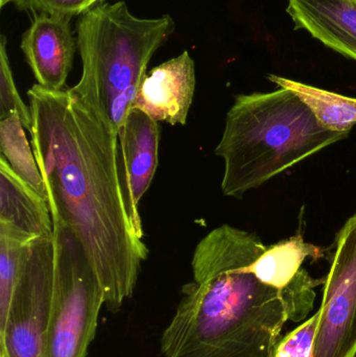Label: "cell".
<instances>
[{
  "label": "cell",
  "instance_id": "13",
  "mask_svg": "<svg viewBox=\"0 0 356 357\" xmlns=\"http://www.w3.org/2000/svg\"><path fill=\"white\" fill-rule=\"evenodd\" d=\"M325 254L326 250L307 243L298 233L268 247L247 268L265 284L284 289L296 278L307 258L319 260L325 257Z\"/></svg>",
  "mask_w": 356,
  "mask_h": 357
},
{
  "label": "cell",
  "instance_id": "2",
  "mask_svg": "<svg viewBox=\"0 0 356 357\" xmlns=\"http://www.w3.org/2000/svg\"><path fill=\"white\" fill-rule=\"evenodd\" d=\"M267 245L254 233L223 225L194 250V281L160 339L164 357H270L288 322L311 314L315 279L301 268L284 289L261 282L248 266Z\"/></svg>",
  "mask_w": 356,
  "mask_h": 357
},
{
  "label": "cell",
  "instance_id": "1",
  "mask_svg": "<svg viewBox=\"0 0 356 357\" xmlns=\"http://www.w3.org/2000/svg\"><path fill=\"white\" fill-rule=\"evenodd\" d=\"M31 144L52 218L70 228L117 314L132 298L148 256L127 213L118 136L70 90L35 84L27 92Z\"/></svg>",
  "mask_w": 356,
  "mask_h": 357
},
{
  "label": "cell",
  "instance_id": "8",
  "mask_svg": "<svg viewBox=\"0 0 356 357\" xmlns=\"http://www.w3.org/2000/svg\"><path fill=\"white\" fill-rule=\"evenodd\" d=\"M159 123L132 109L118 134V165L127 213L140 238L144 239L139 204L158 167Z\"/></svg>",
  "mask_w": 356,
  "mask_h": 357
},
{
  "label": "cell",
  "instance_id": "4",
  "mask_svg": "<svg viewBox=\"0 0 356 357\" xmlns=\"http://www.w3.org/2000/svg\"><path fill=\"white\" fill-rule=\"evenodd\" d=\"M176 29L169 15L140 18L125 1L102 2L79 16V83L70 88L118 136L148 63Z\"/></svg>",
  "mask_w": 356,
  "mask_h": 357
},
{
  "label": "cell",
  "instance_id": "12",
  "mask_svg": "<svg viewBox=\"0 0 356 357\" xmlns=\"http://www.w3.org/2000/svg\"><path fill=\"white\" fill-rule=\"evenodd\" d=\"M0 222L29 239L54 237L47 199L19 177L0 156Z\"/></svg>",
  "mask_w": 356,
  "mask_h": 357
},
{
  "label": "cell",
  "instance_id": "19",
  "mask_svg": "<svg viewBox=\"0 0 356 357\" xmlns=\"http://www.w3.org/2000/svg\"><path fill=\"white\" fill-rule=\"evenodd\" d=\"M319 312L280 340L270 357H311Z\"/></svg>",
  "mask_w": 356,
  "mask_h": 357
},
{
  "label": "cell",
  "instance_id": "15",
  "mask_svg": "<svg viewBox=\"0 0 356 357\" xmlns=\"http://www.w3.org/2000/svg\"><path fill=\"white\" fill-rule=\"evenodd\" d=\"M24 129L20 117L17 114L10 115L0 121L1 155L19 177L46 199L43 178Z\"/></svg>",
  "mask_w": 356,
  "mask_h": 357
},
{
  "label": "cell",
  "instance_id": "10",
  "mask_svg": "<svg viewBox=\"0 0 356 357\" xmlns=\"http://www.w3.org/2000/svg\"><path fill=\"white\" fill-rule=\"evenodd\" d=\"M20 47L38 85L50 90L64 89L77 50L71 18L33 15Z\"/></svg>",
  "mask_w": 356,
  "mask_h": 357
},
{
  "label": "cell",
  "instance_id": "11",
  "mask_svg": "<svg viewBox=\"0 0 356 357\" xmlns=\"http://www.w3.org/2000/svg\"><path fill=\"white\" fill-rule=\"evenodd\" d=\"M297 29L356 61V0H288Z\"/></svg>",
  "mask_w": 356,
  "mask_h": 357
},
{
  "label": "cell",
  "instance_id": "20",
  "mask_svg": "<svg viewBox=\"0 0 356 357\" xmlns=\"http://www.w3.org/2000/svg\"><path fill=\"white\" fill-rule=\"evenodd\" d=\"M102 2H107V0H94V6H96V4L102 3Z\"/></svg>",
  "mask_w": 356,
  "mask_h": 357
},
{
  "label": "cell",
  "instance_id": "5",
  "mask_svg": "<svg viewBox=\"0 0 356 357\" xmlns=\"http://www.w3.org/2000/svg\"><path fill=\"white\" fill-rule=\"evenodd\" d=\"M54 222V272L44 357H86L105 305L104 291L79 239Z\"/></svg>",
  "mask_w": 356,
  "mask_h": 357
},
{
  "label": "cell",
  "instance_id": "3",
  "mask_svg": "<svg viewBox=\"0 0 356 357\" xmlns=\"http://www.w3.org/2000/svg\"><path fill=\"white\" fill-rule=\"evenodd\" d=\"M323 127L309 106L286 88L236 96L215 153L225 162L222 190L247 191L348 137Z\"/></svg>",
  "mask_w": 356,
  "mask_h": 357
},
{
  "label": "cell",
  "instance_id": "18",
  "mask_svg": "<svg viewBox=\"0 0 356 357\" xmlns=\"http://www.w3.org/2000/svg\"><path fill=\"white\" fill-rule=\"evenodd\" d=\"M13 4L17 10L31 12L33 15L50 16H81L84 12L93 8L94 0H0V8Z\"/></svg>",
  "mask_w": 356,
  "mask_h": 357
},
{
  "label": "cell",
  "instance_id": "9",
  "mask_svg": "<svg viewBox=\"0 0 356 357\" xmlns=\"http://www.w3.org/2000/svg\"><path fill=\"white\" fill-rule=\"evenodd\" d=\"M196 90V67L183 52L146 73L132 109L146 113L157 123L185 125Z\"/></svg>",
  "mask_w": 356,
  "mask_h": 357
},
{
  "label": "cell",
  "instance_id": "16",
  "mask_svg": "<svg viewBox=\"0 0 356 357\" xmlns=\"http://www.w3.org/2000/svg\"><path fill=\"white\" fill-rule=\"evenodd\" d=\"M33 239L0 222V331L6 325L25 247Z\"/></svg>",
  "mask_w": 356,
  "mask_h": 357
},
{
  "label": "cell",
  "instance_id": "7",
  "mask_svg": "<svg viewBox=\"0 0 356 357\" xmlns=\"http://www.w3.org/2000/svg\"><path fill=\"white\" fill-rule=\"evenodd\" d=\"M334 245L311 357H356V213Z\"/></svg>",
  "mask_w": 356,
  "mask_h": 357
},
{
  "label": "cell",
  "instance_id": "6",
  "mask_svg": "<svg viewBox=\"0 0 356 357\" xmlns=\"http://www.w3.org/2000/svg\"><path fill=\"white\" fill-rule=\"evenodd\" d=\"M54 272V237L29 241L6 325L0 331V357H44Z\"/></svg>",
  "mask_w": 356,
  "mask_h": 357
},
{
  "label": "cell",
  "instance_id": "14",
  "mask_svg": "<svg viewBox=\"0 0 356 357\" xmlns=\"http://www.w3.org/2000/svg\"><path fill=\"white\" fill-rule=\"evenodd\" d=\"M276 85L291 90L299 96L323 127L336 132H350L356 125V98L320 89L307 84L270 75Z\"/></svg>",
  "mask_w": 356,
  "mask_h": 357
},
{
  "label": "cell",
  "instance_id": "17",
  "mask_svg": "<svg viewBox=\"0 0 356 357\" xmlns=\"http://www.w3.org/2000/svg\"><path fill=\"white\" fill-rule=\"evenodd\" d=\"M6 44L8 42L6 36L2 35L0 41V121L10 115L17 114L20 117L21 123L25 129L29 132L33 121L31 108L23 102L17 89L10 68Z\"/></svg>",
  "mask_w": 356,
  "mask_h": 357
}]
</instances>
